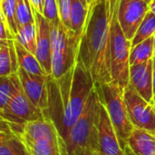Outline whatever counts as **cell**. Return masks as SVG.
<instances>
[{
    "label": "cell",
    "mask_w": 155,
    "mask_h": 155,
    "mask_svg": "<svg viewBox=\"0 0 155 155\" xmlns=\"http://www.w3.org/2000/svg\"><path fill=\"white\" fill-rule=\"evenodd\" d=\"M17 74L23 89L29 100L41 109L45 116L48 109V75H35L19 67Z\"/></svg>",
    "instance_id": "11"
},
{
    "label": "cell",
    "mask_w": 155,
    "mask_h": 155,
    "mask_svg": "<svg viewBox=\"0 0 155 155\" xmlns=\"http://www.w3.org/2000/svg\"><path fill=\"white\" fill-rule=\"evenodd\" d=\"M155 57V35H154V53H153V58Z\"/></svg>",
    "instance_id": "37"
},
{
    "label": "cell",
    "mask_w": 155,
    "mask_h": 155,
    "mask_svg": "<svg viewBox=\"0 0 155 155\" xmlns=\"http://www.w3.org/2000/svg\"><path fill=\"white\" fill-rule=\"evenodd\" d=\"M74 155H93L92 151L87 148H78L74 151Z\"/></svg>",
    "instance_id": "29"
},
{
    "label": "cell",
    "mask_w": 155,
    "mask_h": 155,
    "mask_svg": "<svg viewBox=\"0 0 155 155\" xmlns=\"http://www.w3.org/2000/svg\"><path fill=\"white\" fill-rule=\"evenodd\" d=\"M15 86L10 76H2L0 79V110L4 109L9 104Z\"/></svg>",
    "instance_id": "25"
},
{
    "label": "cell",
    "mask_w": 155,
    "mask_h": 155,
    "mask_svg": "<svg viewBox=\"0 0 155 155\" xmlns=\"http://www.w3.org/2000/svg\"><path fill=\"white\" fill-rule=\"evenodd\" d=\"M15 46L17 53V60L19 67L23 68L25 71L31 74L35 75H47L46 73L44 71L43 67L41 66L38 59L36 56L29 52L27 49H25L15 38Z\"/></svg>",
    "instance_id": "17"
},
{
    "label": "cell",
    "mask_w": 155,
    "mask_h": 155,
    "mask_svg": "<svg viewBox=\"0 0 155 155\" xmlns=\"http://www.w3.org/2000/svg\"><path fill=\"white\" fill-rule=\"evenodd\" d=\"M92 151V154L93 155H107L105 154L104 153H103L101 150L99 149H95V150H91Z\"/></svg>",
    "instance_id": "32"
},
{
    "label": "cell",
    "mask_w": 155,
    "mask_h": 155,
    "mask_svg": "<svg viewBox=\"0 0 155 155\" xmlns=\"http://www.w3.org/2000/svg\"><path fill=\"white\" fill-rule=\"evenodd\" d=\"M112 0H96L80 37L78 56L95 84L112 82L110 65V29Z\"/></svg>",
    "instance_id": "2"
},
{
    "label": "cell",
    "mask_w": 155,
    "mask_h": 155,
    "mask_svg": "<svg viewBox=\"0 0 155 155\" xmlns=\"http://www.w3.org/2000/svg\"><path fill=\"white\" fill-rule=\"evenodd\" d=\"M126 145L136 155H155V133L134 127Z\"/></svg>",
    "instance_id": "14"
},
{
    "label": "cell",
    "mask_w": 155,
    "mask_h": 155,
    "mask_svg": "<svg viewBox=\"0 0 155 155\" xmlns=\"http://www.w3.org/2000/svg\"><path fill=\"white\" fill-rule=\"evenodd\" d=\"M124 155H136V154H134V153L132 152V150L129 148V146H128V145H125V148H124Z\"/></svg>",
    "instance_id": "31"
},
{
    "label": "cell",
    "mask_w": 155,
    "mask_h": 155,
    "mask_svg": "<svg viewBox=\"0 0 155 155\" xmlns=\"http://www.w3.org/2000/svg\"><path fill=\"white\" fill-rule=\"evenodd\" d=\"M51 29V76L59 79L71 70L77 59L80 37L67 29L60 19L50 23Z\"/></svg>",
    "instance_id": "4"
},
{
    "label": "cell",
    "mask_w": 155,
    "mask_h": 155,
    "mask_svg": "<svg viewBox=\"0 0 155 155\" xmlns=\"http://www.w3.org/2000/svg\"><path fill=\"white\" fill-rule=\"evenodd\" d=\"M149 11V5L143 0H117V19L124 35L130 41L134 38Z\"/></svg>",
    "instance_id": "9"
},
{
    "label": "cell",
    "mask_w": 155,
    "mask_h": 155,
    "mask_svg": "<svg viewBox=\"0 0 155 155\" xmlns=\"http://www.w3.org/2000/svg\"><path fill=\"white\" fill-rule=\"evenodd\" d=\"M0 155H31L24 142L1 120Z\"/></svg>",
    "instance_id": "15"
},
{
    "label": "cell",
    "mask_w": 155,
    "mask_h": 155,
    "mask_svg": "<svg viewBox=\"0 0 155 155\" xmlns=\"http://www.w3.org/2000/svg\"><path fill=\"white\" fill-rule=\"evenodd\" d=\"M0 15H2L7 24L14 37L18 34L16 25V1L15 0H3L0 1Z\"/></svg>",
    "instance_id": "22"
},
{
    "label": "cell",
    "mask_w": 155,
    "mask_h": 155,
    "mask_svg": "<svg viewBox=\"0 0 155 155\" xmlns=\"http://www.w3.org/2000/svg\"><path fill=\"white\" fill-rule=\"evenodd\" d=\"M16 1V25L18 30L24 25L35 22L33 7L30 0H15Z\"/></svg>",
    "instance_id": "23"
},
{
    "label": "cell",
    "mask_w": 155,
    "mask_h": 155,
    "mask_svg": "<svg viewBox=\"0 0 155 155\" xmlns=\"http://www.w3.org/2000/svg\"><path fill=\"white\" fill-rule=\"evenodd\" d=\"M0 1H3V0H0Z\"/></svg>",
    "instance_id": "39"
},
{
    "label": "cell",
    "mask_w": 155,
    "mask_h": 155,
    "mask_svg": "<svg viewBox=\"0 0 155 155\" xmlns=\"http://www.w3.org/2000/svg\"><path fill=\"white\" fill-rule=\"evenodd\" d=\"M99 150L107 155H124L125 145L119 138L102 100L97 123Z\"/></svg>",
    "instance_id": "10"
},
{
    "label": "cell",
    "mask_w": 155,
    "mask_h": 155,
    "mask_svg": "<svg viewBox=\"0 0 155 155\" xmlns=\"http://www.w3.org/2000/svg\"><path fill=\"white\" fill-rule=\"evenodd\" d=\"M100 103L99 93L97 88L94 87L81 115L70 130L65 142L67 155H74V151L78 148L99 149L97 123Z\"/></svg>",
    "instance_id": "3"
},
{
    "label": "cell",
    "mask_w": 155,
    "mask_h": 155,
    "mask_svg": "<svg viewBox=\"0 0 155 155\" xmlns=\"http://www.w3.org/2000/svg\"><path fill=\"white\" fill-rule=\"evenodd\" d=\"M25 146L31 155H67L66 145L63 139L39 140Z\"/></svg>",
    "instance_id": "16"
},
{
    "label": "cell",
    "mask_w": 155,
    "mask_h": 155,
    "mask_svg": "<svg viewBox=\"0 0 155 155\" xmlns=\"http://www.w3.org/2000/svg\"><path fill=\"white\" fill-rule=\"evenodd\" d=\"M149 9H150L151 12H153L155 15V0H153V1L150 3V5H149Z\"/></svg>",
    "instance_id": "33"
},
{
    "label": "cell",
    "mask_w": 155,
    "mask_h": 155,
    "mask_svg": "<svg viewBox=\"0 0 155 155\" xmlns=\"http://www.w3.org/2000/svg\"><path fill=\"white\" fill-rule=\"evenodd\" d=\"M43 15L51 23L59 18V8L57 0H45Z\"/></svg>",
    "instance_id": "27"
},
{
    "label": "cell",
    "mask_w": 155,
    "mask_h": 155,
    "mask_svg": "<svg viewBox=\"0 0 155 155\" xmlns=\"http://www.w3.org/2000/svg\"><path fill=\"white\" fill-rule=\"evenodd\" d=\"M153 59L130 66V84L150 104H153ZM154 105V104H153Z\"/></svg>",
    "instance_id": "13"
},
{
    "label": "cell",
    "mask_w": 155,
    "mask_h": 155,
    "mask_svg": "<svg viewBox=\"0 0 155 155\" xmlns=\"http://www.w3.org/2000/svg\"><path fill=\"white\" fill-rule=\"evenodd\" d=\"M36 27V52L35 56L47 75L52 73L51 62V29L50 22L39 12L33 9Z\"/></svg>",
    "instance_id": "12"
},
{
    "label": "cell",
    "mask_w": 155,
    "mask_h": 155,
    "mask_svg": "<svg viewBox=\"0 0 155 155\" xmlns=\"http://www.w3.org/2000/svg\"><path fill=\"white\" fill-rule=\"evenodd\" d=\"M90 7H85L80 0H71V24L74 34L81 36L89 14Z\"/></svg>",
    "instance_id": "19"
},
{
    "label": "cell",
    "mask_w": 155,
    "mask_h": 155,
    "mask_svg": "<svg viewBox=\"0 0 155 155\" xmlns=\"http://www.w3.org/2000/svg\"><path fill=\"white\" fill-rule=\"evenodd\" d=\"M153 104H154V106H155V94H154V96H153Z\"/></svg>",
    "instance_id": "38"
},
{
    "label": "cell",
    "mask_w": 155,
    "mask_h": 155,
    "mask_svg": "<svg viewBox=\"0 0 155 155\" xmlns=\"http://www.w3.org/2000/svg\"><path fill=\"white\" fill-rule=\"evenodd\" d=\"M13 74L10 48L7 40H0V77Z\"/></svg>",
    "instance_id": "24"
},
{
    "label": "cell",
    "mask_w": 155,
    "mask_h": 155,
    "mask_svg": "<svg viewBox=\"0 0 155 155\" xmlns=\"http://www.w3.org/2000/svg\"><path fill=\"white\" fill-rule=\"evenodd\" d=\"M80 2L85 6V7H87V8H89L90 6H89V4H88V1L87 0H80Z\"/></svg>",
    "instance_id": "34"
},
{
    "label": "cell",
    "mask_w": 155,
    "mask_h": 155,
    "mask_svg": "<svg viewBox=\"0 0 155 155\" xmlns=\"http://www.w3.org/2000/svg\"><path fill=\"white\" fill-rule=\"evenodd\" d=\"M124 100L133 125L155 133L154 105L147 102L130 84L124 88Z\"/></svg>",
    "instance_id": "8"
},
{
    "label": "cell",
    "mask_w": 155,
    "mask_h": 155,
    "mask_svg": "<svg viewBox=\"0 0 155 155\" xmlns=\"http://www.w3.org/2000/svg\"><path fill=\"white\" fill-rule=\"evenodd\" d=\"M32 7L34 10H36L37 12L41 13L43 15V9H44V2L45 0H30Z\"/></svg>",
    "instance_id": "28"
},
{
    "label": "cell",
    "mask_w": 155,
    "mask_h": 155,
    "mask_svg": "<svg viewBox=\"0 0 155 155\" xmlns=\"http://www.w3.org/2000/svg\"><path fill=\"white\" fill-rule=\"evenodd\" d=\"M143 1H144V2H146V3H147L148 5H150V3H151V2H152L153 0H143Z\"/></svg>",
    "instance_id": "36"
},
{
    "label": "cell",
    "mask_w": 155,
    "mask_h": 155,
    "mask_svg": "<svg viewBox=\"0 0 155 155\" xmlns=\"http://www.w3.org/2000/svg\"><path fill=\"white\" fill-rule=\"evenodd\" d=\"M116 2L112 0V20L110 29V65L112 82L123 88L130 84L131 41L124 35L116 15Z\"/></svg>",
    "instance_id": "5"
},
{
    "label": "cell",
    "mask_w": 155,
    "mask_h": 155,
    "mask_svg": "<svg viewBox=\"0 0 155 155\" xmlns=\"http://www.w3.org/2000/svg\"><path fill=\"white\" fill-rule=\"evenodd\" d=\"M154 36H152L131 48L130 64L135 65L153 59Z\"/></svg>",
    "instance_id": "18"
},
{
    "label": "cell",
    "mask_w": 155,
    "mask_h": 155,
    "mask_svg": "<svg viewBox=\"0 0 155 155\" xmlns=\"http://www.w3.org/2000/svg\"><path fill=\"white\" fill-rule=\"evenodd\" d=\"M59 8V18L62 24L70 30L72 29L71 24V0H57Z\"/></svg>",
    "instance_id": "26"
},
{
    "label": "cell",
    "mask_w": 155,
    "mask_h": 155,
    "mask_svg": "<svg viewBox=\"0 0 155 155\" xmlns=\"http://www.w3.org/2000/svg\"><path fill=\"white\" fill-rule=\"evenodd\" d=\"M47 85L48 109L45 118L54 124L65 143L70 130L81 115L95 84L77 55L74 67L61 78L55 79L48 75Z\"/></svg>",
    "instance_id": "1"
},
{
    "label": "cell",
    "mask_w": 155,
    "mask_h": 155,
    "mask_svg": "<svg viewBox=\"0 0 155 155\" xmlns=\"http://www.w3.org/2000/svg\"><path fill=\"white\" fill-rule=\"evenodd\" d=\"M95 87L119 138L126 145L134 126L128 114L124 100V88L114 82L95 84Z\"/></svg>",
    "instance_id": "6"
},
{
    "label": "cell",
    "mask_w": 155,
    "mask_h": 155,
    "mask_svg": "<svg viewBox=\"0 0 155 155\" xmlns=\"http://www.w3.org/2000/svg\"><path fill=\"white\" fill-rule=\"evenodd\" d=\"M155 35V15L149 11L143 22L141 23L138 30L136 31L134 38L132 39V47L140 44L141 42L154 36Z\"/></svg>",
    "instance_id": "20"
},
{
    "label": "cell",
    "mask_w": 155,
    "mask_h": 155,
    "mask_svg": "<svg viewBox=\"0 0 155 155\" xmlns=\"http://www.w3.org/2000/svg\"><path fill=\"white\" fill-rule=\"evenodd\" d=\"M87 1H88V4H89V6H90L91 5H93V4L94 3V2H95L96 0H87Z\"/></svg>",
    "instance_id": "35"
},
{
    "label": "cell",
    "mask_w": 155,
    "mask_h": 155,
    "mask_svg": "<svg viewBox=\"0 0 155 155\" xmlns=\"http://www.w3.org/2000/svg\"><path fill=\"white\" fill-rule=\"evenodd\" d=\"M10 77L15 91L7 106L0 110L1 120L10 126H15L45 118L44 112L34 105L25 94L17 73L12 74Z\"/></svg>",
    "instance_id": "7"
},
{
    "label": "cell",
    "mask_w": 155,
    "mask_h": 155,
    "mask_svg": "<svg viewBox=\"0 0 155 155\" xmlns=\"http://www.w3.org/2000/svg\"><path fill=\"white\" fill-rule=\"evenodd\" d=\"M153 94H155V57L153 58Z\"/></svg>",
    "instance_id": "30"
},
{
    "label": "cell",
    "mask_w": 155,
    "mask_h": 155,
    "mask_svg": "<svg viewBox=\"0 0 155 155\" xmlns=\"http://www.w3.org/2000/svg\"><path fill=\"white\" fill-rule=\"evenodd\" d=\"M25 49L35 55L36 52V27L35 23H29L18 30L15 37Z\"/></svg>",
    "instance_id": "21"
}]
</instances>
